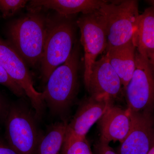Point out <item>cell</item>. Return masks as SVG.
<instances>
[{
  "mask_svg": "<svg viewBox=\"0 0 154 154\" xmlns=\"http://www.w3.org/2000/svg\"><path fill=\"white\" fill-rule=\"evenodd\" d=\"M0 85L5 86L18 97H24L25 92L10 78L5 70L0 65Z\"/></svg>",
  "mask_w": 154,
  "mask_h": 154,
  "instance_id": "obj_19",
  "label": "cell"
},
{
  "mask_svg": "<svg viewBox=\"0 0 154 154\" xmlns=\"http://www.w3.org/2000/svg\"><path fill=\"white\" fill-rule=\"evenodd\" d=\"M61 154H93L86 137H75L66 133Z\"/></svg>",
  "mask_w": 154,
  "mask_h": 154,
  "instance_id": "obj_17",
  "label": "cell"
},
{
  "mask_svg": "<svg viewBox=\"0 0 154 154\" xmlns=\"http://www.w3.org/2000/svg\"><path fill=\"white\" fill-rule=\"evenodd\" d=\"M134 41L139 53L152 65L154 61V7H150L140 15Z\"/></svg>",
  "mask_w": 154,
  "mask_h": 154,
  "instance_id": "obj_15",
  "label": "cell"
},
{
  "mask_svg": "<svg viewBox=\"0 0 154 154\" xmlns=\"http://www.w3.org/2000/svg\"><path fill=\"white\" fill-rule=\"evenodd\" d=\"M96 154H117L109 143L99 140L94 146Z\"/></svg>",
  "mask_w": 154,
  "mask_h": 154,
  "instance_id": "obj_20",
  "label": "cell"
},
{
  "mask_svg": "<svg viewBox=\"0 0 154 154\" xmlns=\"http://www.w3.org/2000/svg\"><path fill=\"white\" fill-rule=\"evenodd\" d=\"M35 113L27 105H10L5 119L7 143L18 154H35L40 137Z\"/></svg>",
  "mask_w": 154,
  "mask_h": 154,
  "instance_id": "obj_5",
  "label": "cell"
},
{
  "mask_svg": "<svg viewBox=\"0 0 154 154\" xmlns=\"http://www.w3.org/2000/svg\"><path fill=\"white\" fill-rule=\"evenodd\" d=\"M40 12L29 11L11 22L8 28L9 42L32 66L40 63L47 33L48 18Z\"/></svg>",
  "mask_w": 154,
  "mask_h": 154,
  "instance_id": "obj_1",
  "label": "cell"
},
{
  "mask_svg": "<svg viewBox=\"0 0 154 154\" xmlns=\"http://www.w3.org/2000/svg\"><path fill=\"white\" fill-rule=\"evenodd\" d=\"M91 96L111 100L120 96L122 83L106 54L94 63L88 80L85 82Z\"/></svg>",
  "mask_w": 154,
  "mask_h": 154,
  "instance_id": "obj_9",
  "label": "cell"
},
{
  "mask_svg": "<svg viewBox=\"0 0 154 154\" xmlns=\"http://www.w3.org/2000/svg\"><path fill=\"white\" fill-rule=\"evenodd\" d=\"M136 51L133 39L121 46L106 50L108 61L120 78L124 88L131 79L135 69Z\"/></svg>",
  "mask_w": 154,
  "mask_h": 154,
  "instance_id": "obj_14",
  "label": "cell"
},
{
  "mask_svg": "<svg viewBox=\"0 0 154 154\" xmlns=\"http://www.w3.org/2000/svg\"><path fill=\"white\" fill-rule=\"evenodd\" d=\"M26 62L9 42L0 38V65L25 92L34 109L37 119L43 115L45 103L42 93L36 91Z\"/></svg>",
  "mask_w": 154,
  "mask_h": 154,
  "instance_id": "obj_7",
  "label": "cell"
},
{
  "mask_svg": "<svg viewBox=\"0 0 154 154\" xmlns=\"http://www.w3.org/2000/svg\"><path fill=\"white\" fill-rule=\"evenodd\" d=\"M113 100L93 96L85 99L80 105L72 119L67 125V134L75 137H86L91 127L99 121Z\"/></svg>",
  "mask_w": 154,
  "mask_h": 154,
  "instance_id": "obj_11",
  "label": "cell"
},
{
  "mask_svg": "<svg viewBox=\"0 0 154 154\" xmlns=\"http://www.w3.org/2000/svg\"><path fill=\"white\" fill-rule=\"evenodd\" d=\"M108 2L99 9L105 19L107 38L106 50L133 39L140 15L137 1Z\"/></svg>",
  "mask_w": 154,
  "mask_h": 154,
  "instance_id": "obj_4",
  "label": "cell"
},
{
  "mask_svg": "<svg viewBox=\"0 0 154 154\" xmlns=\"http://www.w3.org/2000/svg\"><path fill=\"white\" fill-rule=\"evenodd\" d=\"M153 66L154 68V61L153 64Z\"/></svg>",
  "mask_w": 154,
  "mask_h": 154,
  "instance_id": "obj_24",
  "label": "cell"
},
{
  "mask_svg": "<svg viewBox=\"0 0 154 154\" xmlns=\"http://www.w3.org/2000/svg\"><path fill=\"white\" fill-rule=\"evenodd\" d=\"M75 23L72 16L58 14L48 18L46 38L41 63V76L47 82L52 72L65 62L73 48Z\"/></svg>",
  "mask_w": 154,
  "mask_h": 154,
  "instance_id": "obj_3",
  "label": "cell"
},
{
  "mask_svg": "<svg viewBox=\"0 0 154 154\" xmlns=\"http://www.w3.org/2000/svg\"><path fill=\"white\" fill-rule=\"evenodd\" d=\"M107 2L103 0H33L28 3V10L31 11L51 9L61 16H72L79 13H93Z\"/></svg>",
  "mask_w": 154,
  "mask_h": 154,
  "instance_id": "obj_13",
  "label": "cell"
},
{
  "mask_svg": "<svg viewBox=\"0 0 154 154\" xmlns=\"http://www.w3.org/2000/svg\"><path fill=\"white\" fill-rule=\"evenodd\" d=\"M79 52L74 46L68 59L50 75L42 97L51 112L63 118L71 106L78 92Z\"/></svg>",
  "mask_w": 154,
  "mask_h": 154,
  "instance_id": "obj_2",
  "label": "cell"
},
{
  "mask_svg": "<svg viewBox=\"0 0 154 154\" xmlns=\"http://www.w3.org/2000/svg\"><path fill=\"white\" fill-rule=\"evenodd\" d=\"M99 140L109 143L111 141L122 143L126 137L131 124V114L128 108L111 105L99 120Z\"/></svg>",
  "mask_w": 154,
  "mask_h": 154,
  "instance_id": "obj_12",
  "label": "cell"
},
{
  "mask_svg": "<svg viewBox=\"0 0 154 154\" xmlns=\"http://www.w3.org/2000/svg\"><path fill=\"white\" fill-rule=\"evenodd\" d=\"M128 109L150 113L154 107V68L146 57L136 51L135 69L125 88Z\"/></svg>",
  "mask_w": 154,
  "mask_h": 154,
  "instance_id": "obj_6",
  "label": "cell"
},
{
  "mask_svg": "<svg viewBox=\"0 0 154 154\" xmlns=\"http://www.w3.org/2000/svg\"><path fill=\"white\" fill-rule=\"evenodd\" d=\"M28 2L26 0H0V12L4 18H10L25 8Z\"/></svg>",
  "mask_w": 154,
  "mask_h": 154,
  "instance_id": "obj_18",
  "label": "cell"
},
{
  "mask_svg": "<svg viewBox=\"0 0 154 154\" xmlns=\"http://www.w3.org/2000/svg\"><path fill=\"white\" fill-rule=\"evenodd\" d=\"M67 125L66 121L52 125L47 132L39 138L37 154H61Z\"/></svg>",
  "mask_w": 154,
  "mask_h": 154,
  "instance_id": "obj_16",
  "label": "cell"
},
{
  "mask_svg": "<svg viewBox=\"0 0 154 154\" xmlns=\"http://www.w3.org/2000/svg\"><path fill=\"white\" fill-rule=\"evenodd\" d=\"M130 112V130L116 153L148 154L154 145V123L151 113Z\"/></svg>",
  "mask_w": 154,
  "mask_h": 154,
  "instance_id": "obj_10",
  "label": "cell"
},
{
  "mask_svg": "<svg viewBox=\"0 0 154 154\" xmlns=\"http://www.w3.org/2000/svg\"><path fill=\"white\" fill-rule=\"evenodd\" d=\"M76 23L81 32V43L85 52V82L90 75L97 57L107 48L105 19L99 10L90 14H82Z\"/></svg>",
  "mask_w": 154,
  "mask_h": 154,
  "instance_id": "obj_8",
  "label": "cell"
},
{
  "mask_svg": "<svg viewBox=\"0 0 154 154\" xmlns=\"http://www.w3.org/2000/svg\"><path fill=\"white\" fill-rule=\"evenodd\" d=\"M0 154H18L8 143L0 139Z\"/></svg>",
  "mask_w": 154,
  "mask_h": 154,
  "instance_id": "obj_21",
  "label": "cell"
},
{
  "mask_svg": "<svg viewBox=\"0 0 154 154\" xmlns=\"http://www.w3.org/2000/svg\"><path fill=\"white\" fill-rule=\"evenodd\" d=\"M9 107L6 105L5 102L0 95V122L3 119L5 120Z\"/></svg>",
  "mask_w": 154,
  "mask_h": 154,
  "instance_id": "obj_22",
  "label": "cell"
},
{
  "mask_svg": "<svg viewBox=\"0 0 154 154\" xmlns=\"http://www.w3.org/2000/svg\"><path fill=\"white\" fill-rule=\"evenodd\" d=\"M148 154H154V145Z\"/></svg>",
  "mask_w": 154,
  "mask_h": 154,
  "instance_id": "obj_23",
  "label": "cell"
}]
</instances>
